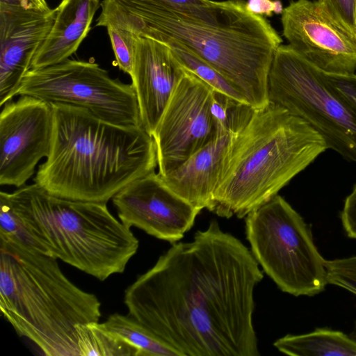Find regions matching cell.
<instances>
[{
	"label": "cell",
	"mask_w": 356,
	"mask_h": 356,
	"mask_svg": "<svg viewBox=\"0 0 356 356\" xmlns=\"http://www.w3.org/2000/svg\"><path fill=\"white\" fill-rule=\"evenodd\" d=\"M246 8L254 15L266 17L282 14L284 9L280 0H247Z\"/></svg>",
	"instance_id": "83f0119b"
},
{
	"label": "cell",
	"mask_w": 356,
	"mask_h": 356,
	"mask_svg": "<svg viewBox=\"0 0 356 356\" xmlns=\"http://www.w3.org/2000/svg\"><path fill=\"white\" fill-rule=\"evenodd\" d=\"M273 346L291 356H356V340L345 333L327 328H316L302 334H287Z\"/></svg>",
	"instance_id": "ac0fdd59"
},
{
	"label": "cell",
	"mask_w": 356,
	"mask_h": 356,
	"mask_svg": "<svg viewBox=\"0 0 356 356\" xmlns=\"http://www.w3.org/2000/svg\"><path fill=\"white\" fill-rule=\"evenodd\" d=\"M96 26L179 44L234 84L255 110L269 104V70L282 39L266 18L247 10L244 0H102Z\"/></svg>",
	"instance_id": "7a4b0ae2"
},
{
	"label": "cell",
	"mask_w": 356,
	"mask_h": 356,
	"mask_svg": "<svg viewBox=\"0 0 356 356\" xmlns=\"http://www.w3.org/2000/svg\"><path fill=\"white\" fill-rule=\"evenodd\" d=\"M101 0H62L53 25L34 55L30 70L51 66L68 59L89 33Z\"/></svg>",
	"instance_id": "e0dca14e"
},
{
	"label": "cell",
	"mask_w": 356,
	"mask_h": 356,
	"mask_svg": "<svg viewBox=\"0 0 356 356\" xmlns=\"http://www.w3.org/2000/svg\"><path fill=\"white\" fill-rule=\"evenodd\" d=\"M236 135L218 129L211 142L162 177L167 186L199 210L213 211L214 194Z\"/></svg>",
	"instance_id": "2e32d148"
},
{
	"label": "cell",
	"mask_w": 356,
	"mask_h": 356,
	"mask_svg": "<svg viewBox=\"0 0 356 356\" xmlns=\"http://www.w3.org/2000/svg\"><path fill=\"white\" fill-rule=\"evenodd\" d=\"M355 10H356V0H355Z\"/></svg>",
	"instance_id": "4dcf8cb0"
},
{
	"label": "cell",
	"mask_w": 356,
	"mask_h": 356,
	"mask_svg": "<svg viewBox=\"0 0 356 356\" xmlns=\"http://www.w3.org/2000/svg\"><path fill=\"white\" fill-rule=\"evenodd\" d=\"M4 104L0 114V184L20 188L47 157L52 142L51 104L19 96Z\"/></svg>",
	"instance_id": "7c38bea8"
},
{
	"label": "cell",
	"mask_w": 356,
	"mask_h": 356,
	"mask_svg": "<svg viewBox=\"0 0 356 356\" xmlns=\"http://www.w3.org/2000/svg\"><path fill=\"white\" fill-rule=\"evenodd\" d=\"M42 253L104 281L122 273L139 241L106 203L52 195L34 183L9 193Z\"/></svg>",
	"instance_id": "8992f818"
},
{
	"label": "cell",
	"mask_w": 356,
	"mask_h": 356,
	"mask_svg": "<svg viewBox=\"0 0 356 356\" xmlns=\"http://www.w3.org/2000/svg\"><path fill=\"white\" fill-rule=\"evenodd\" d=\"M106 29L118 67L131 76L135 59L137 35L127 30L113 26H107Z\"/></svg>",
	"instance_id": "cb8c5ba5"
},
{
	"label": "cell",
	"mask_w": 356,
	"mask_h": 356,
	"mask_svg": "<svg viewBox=\"0 0 356 356\" xmlns=\"http://www.w3.org/2000/svg\"><path fill=\"white\" fill-rule=\"evenodd\" d=\"M103 323L108 330L134 346L139 356H181L175 349L129 314L114 313Z\"/></svg>",
	"instance_id": "d6986e66"
},
{
	"label": "cell",
	"mask_w": 356,
	"mask_h": 356,
	"mask_svg": "<svg viewBox=\"0 0 356 356\" xmlns=\"http://www.w3.org/2000/svg\"><path fill=\"white\" fill-rule=\"evenodd\" d=\"M51 104V146L34 178L48 193L106 204L128 184L155 171V142L142 126L116 124L83 108Z\"/></svg>",
	"instance_id": "3957f363"
},
{
	"label": "cell",
	"mask_w": 356,
	"mask_h": 356,
	"mask_svg": "<svg viewBox=\"0 0 356 356\" xmlns=\"http://www.w3.org/2000/svg\"><path fill=\"white\" fill-rule=\"evenodd\" d=\"M56 13V8L40 11L0 6L1 106L16 96Z\"/></svg>",
	"instance_id": "5bb4252c"
},
{
	"label": "cell",
	"mask_w": 356,
	"mask_h": 356,
	"mask_svg": "<svg viewBox=\"0 0 356 356\" xmlns=\"http://www.w3.org/2000/svg\"><path fill=\"white\" fill-rule=\"evenodd\" d=\"M31 96L49 104L83 108L105 121L123 126H142L131 84L113 79L91 61L67 59L40 69L29 70L16 96Z\"/></svg>",
	"instance_id": "9c48e42d"
},
{
	"label": "cell",
	"mask_w": 356,
	"mask_h": 356,
	"mask_svg": "<svg viewBox=\"0 0 356 356\" xmlns=\"http://www.w3.org/2000/svg\"><path fill=\"white\" fill-rule=\"evenodd\" d=\"M254 108L213 90L211 111L218 129L238 134L251 118Z\"/></svg>",
	"instance_id": "7402d4cb"
},
{
	"label": "cell",
	"mask_w": 356,
	"mask_h": 356,
	"mask_svg": "<svg viewBox=\"0 0 356 356\" xmlns=\"http://www.w3.org/2000/svg\"><path fill=\"white\" fill-rule=\"evenodd\" d=\"M79 356H139L138 350L99 322L79 325Z\"/></svg>",
	"instance_id": "ffe728a7"
},
{
	"label": "cell",
	"mask_w": 356,
	"mask_h": 356,
	"mask_svg": "<svg viewBox=\"0 0 356 356\" xmlns=\"http://www.w3.org/2000/svg\"><path fill=\"white\" fill-rule=\"evenodd\" d=\"M183 66L215 90L224 93L236 100L248 103L239 89L215 68L186 48L177 44H168Z\"/></svg>",
	"instance_id": "44dd1931"
},
{
	"label": "cell",
	"mask_w": 356,
	"mask_h": 356,
	"mask_svg": "<svg viewBox=\"0 0 356 356\" xmlns=\"http://www.w3.org/2000/svg\"><path fill=\"white\" fill-rule=\"evenodd\" d=\"M340 218L346 235L356 239V184L344 200Z\"/></svg>",
	"instance_id": "484cf974"
},
{
	"label": "cell",
	"mask_w": 356,
	"mask_h": 356,
	"mask_svg": "<svg viewBox=\"0 0 356 356\" xmlns=\"http://www.w3.org/2000/svg\"><path fill=\"white\" fill-rule=\"evenodd\" d=\"M263 273L216 220L172 243L124 291L128 314L181 356H258L254 291Z\"/></svg>",
	"instance_id": "6da1fadb"
},
{
	"label": "cell",
	"mask_w": 356,
	"mask_h": 356,
	"mask_svg": "<svg viewBox=\"0 0 356 356\" xmlns=\"http://www.w3.org/2000/svg\"><path fill=\"white\" fill-rule=\"evenodd\" d=\"M289 44L323 72H356V33L335 18L318 0L291 1L281 14Z\"/></svg>",
	"instance_id": "8fae6325"
},
{
	"label": "cell",
	"mask_w": 356,
	"mask_h": 356,
	"mask_svg": "<svg viewBox=\"0 0 356 356\" xmlns=\"http://www.w3.org/2000/svg\"><path fill=\"white\" fill-rule=\"evenodd\" d=\"M185 71L168 44L137 35L131 85L142 127L152 136Z\"/></svg>",
	"instance_id": "9a60e30c"
},
{
	"label": "cell",
	"mask_w": 356,
	"mask_h": 356,
	"mask_svg": "<svg viewBox=\"0 0 356 356\" xmlns=\"http://www.w3.org/2000/svg\"><path fill=\"white\" fill-rule=\"evenodd\" d=\"M328 149L302 119L270 103L236 135L214 194L212 212L245 217Z\"/></svg>",
	"instance_id": "5b68a950"
},
{
	"label": "cell",
	"mask_w": 356,
	"mask_h": 356,
	"mask_svg": "<svg viewBox=\"0 0 356 356\" xmlns=\"http://www.w3.org/2000/svg\"><path fill=\"white\" fill-rule=\"evenodd\" d=\"M112 200L126 226L172 244L191 229L200 212L175 193L155 171L128 184Z\"/></svg>",
	"instance_id": "4fadbf2b"
},
{
	"label": "cell",
	"mask_w": 356,
	"mask_h": 356,
	"mask_svg": "<svg viewBox=\"0 0 356 356\" xmlns=\"http://www.w3.org/2000/svg\"><path fill=\"white\" fill-rule=\"evenodd\" d=\"M0 6L40 11L51 9L46 0H0Z\"/></svg>",
	"instance_id": "f1b7e54d"
},
{
	"label": "cell",
	"mask_w": 356,
	"mask_h": 356,
	"mask_svg": "<svg viewBox=\"0 0 356 356\" xmlns=\"http://www.w3.org/2000/svg\"><path fill=\"white\" fill-rule=\"evenodd\" d=\"M0 240L40 252L38 244L15 211L9 193L3 191L0 193Z\"/></svg>",
	"instance_id": "603a6c76"
},
{
	"label": "cell",
	"mask_w": 356,
	"mask_h": 356,
	"mask_svg": "<svg viewBox=\"0 0 356 356\" xmlns=\"http://www.w3.org/2000/svg\"><path fill=\"white\" fill-rule=\"evenodd\" d=\"M58 259L0 240V309L46 356H79V326L99 322L101 302L72 283Z\"/></svg>",
	"instance_id": "277c9868"
},
{
	"label": "cell",
	"mask_w": 356,
	"mask_h": 356,
	"mask_svg": "<svg viewBox=\"0 0 356 356\" xmlns=\"http://www.w3.org/2000/svg\"><path fill=\"white\" fill-rule=\"evenodd\" d=\"M268 99L305 121L322 136L328 149L356 163V107L332 87L325 72L289 44H281L275 52Z\"/></svg>",
	"instance_id": "ba28073f"
},
{
	"label": "cell",
	"mask_w": 356,
	"mask_h": 356,
	"mask_svg": "<svg viewBox=\"0 0 356 356\" xmlns=\"http://www.w3.org/2000/svg\"><path fill=\"white\" fill-rule=\"evenodd\" d=\"M348 29L356 33L355 0H318Z\"/></svg>",
	"instance_id": "d4e9b609"
},
{
	"label": "cell",
	"mask_w": 356,
	"mask_h": 356,
	"mask_svg": "<svg viewBox=\"0 0 356 356\" xmlns=\"http://www.w3.org/2000/svg\"><path fill=\"white\" fill-rule=\"evenodd\" d=\"M165 1L177 4H202L207 2L209 0H152Z\"/></svg>",
	"instance_id": "f546056e"
},
{
	"label": "cell",
	"mask_w": 356,
	"mask_h": 356,
	"mask_svg": "<svg viewBox=\"0 0 356 356\" xmlns=\"http://www.w3.org/2000/svg\"><path fill=\"white\" fill-rule=\"evenodd\" d=\"M250 251L265 273L283 292L313 296L328 284L325 259L309 226L277 195L245 216Z\"/></svg>",
	"instance_id": "52a82bcc"
},
{
	"label": "cell",
	"mask_w": 356,
	"mask_h": 356,
	"mask_svg": "<svg viewBox=\"0 0 356 356\" xmlns=\"http://www.w3.org/2000/svg\"><path fill=\"white\" fill-rule=\"evenodd\" d=\"M185 70L152 134L161 177L173 171L218 134L211 111L214 89Z\"/></svg>",
	"instance_id": "30bf717a"
},
{
	"label": "cell",
	"mask_w": 356,
	"mask_h": 356,
	"mask_svg": "<svg viewBox=\"0 0 356 356\" xmlns=\"http://www.w3.org/2000/svg\"><path fill=\"white\" fill-rule=\"evenodd\" d=\"M326 76L332 87L356 107V73L347 75L326 73Z\"/></svg>",
	"instance_id": "4316f807"
}]
</instances>
